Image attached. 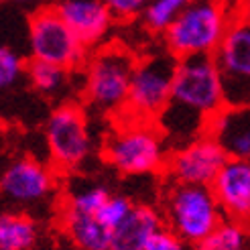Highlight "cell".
I'll return each instance as SVG.
<instances>
[{"label":"cell","instance_id":"cell-20","mask_svg":"<svg viewBox=\"0 0 250 250\" xmlns=\"http://www.w3.org/2000/svg\"><path fill=\"white\" fill-rule=\"evenodd\" d=\"M191 2L193 0H148L143 10V22L148 31L165 33Z\"/></svg>","mask_w":250,"mask_h":250},{"label":"cell","instance_id":"cell-17","mask_svg":"<svg viewBox=\"0 0 250 250\" xmlns=\"http://www.w3.org/2000/svg\"><path fill=\"white\" fill-rule=\"evenodd\" d=\"M39 240V224L31 214L8 209L0 216V250H35Z\"/></svg>","mask_w":250,"mask_h":250},{"label":"cell","instance_id":"cell-12","mask_svg":"<svg viewBox=\"0 0 250 250\" xmlns=\"http://www.w3.org/2000/svg\"><path fill=\"white\" fill-rule=\"evenodd\" d=\"M228 155L224 148L211 139L209 134H204L199 139L187 143L185 146L173 148L165 175L169 181L175 183H189V185H211L216 181L218 173L226 165Z\"/></svg>","mask_w":250,"mask_h":250},{"label":"cell","instance_id":"cell-24","mask_svg":"<svg viewBox=\"0 0 250 250\" xmlns=\"http://www.w3.org/2000/svg\"><path fill=\"white\" fill-rule=\"evenodd\" d=\"M10 2H17V4H27V2H33V0H10Z\"/></svg>","mask_w":250,"mask_h":250},{"label":"cell","instance_id":"cell-2","mask_svg":"<svg viewBox=\"0 0 250 250\" xmlns=\"http://www.w3.org/2000/svg\"><path fill=\"white\" fill-rule=\"evenodd\" d=\"M104 161L122 175H153L165 171L171 148L157 122L122 114L102 145Z\"/></svg>","mask_w":250,"mask_h":250},{"label":"cell","instance_id":"cell-22","mask_svg":"<svg viewBox=\"0 0 250 250\" xmlns=\"http://www.w3.org/2000/svg\"><path fill=\"white\" fill-rule=\"evenodd\" d=\"M146 250H195V246L189 244L187 240H183L181 236H177L173 230H169L167 226H163L151 238Z\"/></svg>","mask_w":250,"mask_h":250},{"label":"cell","instance_id":"cell-18","mask_svg":"<svg viewBox=\"0 0 250 250\" xmlns=\"http://www.w3.org/2000/svg\"><path fill=\"white\" fill-rule=\"evenodd\" d=\"M24 73H27L29 83L33 85L35 92H39L45 98H55L67 90L71 71L65 67L47 63V61L31 59L27 63V71Z\"/></svg>","mask_w":250,"mask_h":250},{"label":"cell","instance_id":"cell-6","mask_svg":"<svg viewBox=\"0 0 250 250\" xmlns=\"http://www.w3.org/2000/svg\"><path fill=\"white\" fill-rule=\"evenodd\" d=\"M112 191L102 183L80 181L59 204V224L76 250H110L112 230L100 218Z\"/></svg>","mask_w":250,"mask_h":250},{"label":"cell","instance_id":"cell-19","mask_svg":"<svg viewBox=\"0 0 250 250\" xmlns=\"http://www.w3.org/2000/svg\"><path fill=\"white\" fill-rule=\"evenodd\" d=\"M195 250H250V228L224 220L208 238L195 244Z\"/></svg>","mask_w":250,"mask_h":250},{"label":"cell","instance_id":"cell-15","mask_svg":"<svg viewBox=\"0 0 250 250\" xmlns=\"http://www.w3.org/2000/svg\"><path fill=\"white\" fill-rule=\"evenodd\" d=\"M208 134L228 159H250V106H226L209 124Z\"/></svg>","mask_w":250,"mask_h":250},{"label":"cell","instance_id":"cell-7","mask_svg":"<svg viewBox=\"0 0 250 250\" xmlns=\"http://www.w3.org/2000/svg\"><path fill=\"white\" fill-rule=\"evenodd\" d=\"M45 145L51 167L61 173L80 169L94 151L87 112L78 102L59 104L45 122Z\"/></svg>","mask_w":250,"mask_h":250},{"label":"cell","instance_id":"cell-23","mask_svg":"<svg viewBox=\"0 0 250 250\" xmlns=\"http://www.w3.org/2000/svg\"><path fill=\"white\" fill-rule=\"evenodd\" d=\"M146 2L148 0H104V4L118 21H130L136 15H143Z\"/></svg>","mask_w":250,"mask_h":250},{"label":"cell","instance_id":"cell-9","mask_svg":"<svg viewBox=\"0 0 250 250\" xmlns=\"http://www.w3.org/2000/svg\"><path fill=\"white\" fill-rule=\"evenodd\" d=\"M211 59L220 73L226 106H250V8L238 6Z\"/></svg>","mask_w":250,"mask_h":250},{"label":"cell","instance_id":"cell-8","mask_svg":"<svg viewBox=\"0 0 250 250\" xmlns=\"http://www.w3.org/2000/svg\"><path fill=\"white\" fill-rule=\"evenodd\" d=\"M177 63L179 59L169 49L139 57L124 114L146 122H157L161 112L169 104Z\"/></svg>","mask_w":250,"mask_h":250},{"label":"cell","instance_id":"cell-13","mask_svg":"<svg viewBox=\"0 0 250 250\" xmlns=\"http://www.w3.org/2000/svg\"><path fill=\"white\" fill-rule=\"evenodd\" d=\"M211 189L224 218L250 228V159H228Z\"/></svg>","mask_w":250,"mask_h":250},{"label":"cell","instance_id":"cell-11","mask_svg":"<svg viewBox=\"0 0 250 250\" xmlns=\"http://www.w3.org/2000/svg\"><path fill=\"white\" fill-rule=\"evenodd\" d=\"M57 169L33 157L12 159L0 177V191L10 209L27 211L53 197L57 189Z\"/></svg>","mask_w":250,"mask_h":250},{"label":"cell","instance_id":"cell-4","mask_svg":"<svg viewBox=\"0 0 250 250\" xmlns=\"http://www.w3.org/2000/svg\"><path fill=\"white\" fill-rule=\"evenodd\" d=\"M236 10L226 0H193L163 33L165 47L177 59L214 55Z\"/></svg>","mask_w":250,"mask_h":250},{"label":"cell","instance_id":"cell-21","mask_svg":"<svg viewBox=\"0 0 250 250\" xmlns=\"http://www.w3.org/2000/svg\"><path fill=\"white\" fill-rule=\"evenodd\" d=\"M22 71H27V63L19 57V53L12 51L10 47L0 49V85L10 87L21 78Z\"/></svg>","mask_w":250,"mask_h":250},{"label":"cell","instance_id":"cell-10","mask_svg":"<svg viewBox=\"0 0 250 250\" xmlns=\"http://www.w3.org/2000/svg\"><path fill=\"white\" fill-rule=\"evenodd\" d=\"M29 51L31 59L47 61L69 71L83 67L90 57L87 47L59 15L57 6H45L31 15Z\"/></svg>","mask_w":250,"mask_h":250},{"label":"cell","instance_id":"cell-3","mask_svg":"<svg viewBox=\"0 0 250 250\" xmlns=\"http://www.w3.org/2000/svg\"><path fill=\"white\" fill-rule=\"evenodd\" d=\"M139 57L122 45L100 47L83 65L82 98L85 108L100 116H122L128 104L130 82Z\"/></svg>","mask_w":250,"mask_h":250},{"label":"cell","instance_id":"cell-14","mask_svg":"<svg viewBox=\"0 0 250 250\" xmlns=\"http://www.w3.org/2000/svg\"><path fill=\"white\" fill-rule=\"evenodd\" d=\"M57 10L87 49L102 43L116 21L104 0H63Z\"/></svg>","mask_w":250,"mask_h":250},{"label":"cell","instance_id":"cell-5","mask_svg":"<svg viewBox=\"0 0 250 250\" xmlns=\"http://www.w3.org/2000/svg\"><path fill=\"white\" fill-rule=\"evenodd\" d=\"M161 216L169 230L189 244H199L226 220L211 185L169 181L161 199Z\"/></svg>","mask_w":250,"mask_h":250},{"label":"cell","instance_id":"cell-1","mask_svg":"<svg viewBox=\"0 0 250 250\" xmlns=\"http://www.w3.org/2000/svg\"><path fill=\"white\" fill-rule=\"evenodd\" d=\"M224 108L226 98L211 55L185 57L177 63L169 104L157 118V126L173 151L208 134Z\"/></svg>","mask_w":250,"mask_h":250},{"label":"cell","instance_id":"cell-16","mask_svg":"<svg viewBox=\"0 0 250 250\" xmlns=\"http://www.w3.org/2000/svg\"><path fill=\"white\" fill-rule=\"evenodd\" d=\"M165 226L161 209L134 204L132 211L112 232L110 250H146L153 236Z\"/></svg>","mask_w":250,"mask_h":250}]
</instances>
